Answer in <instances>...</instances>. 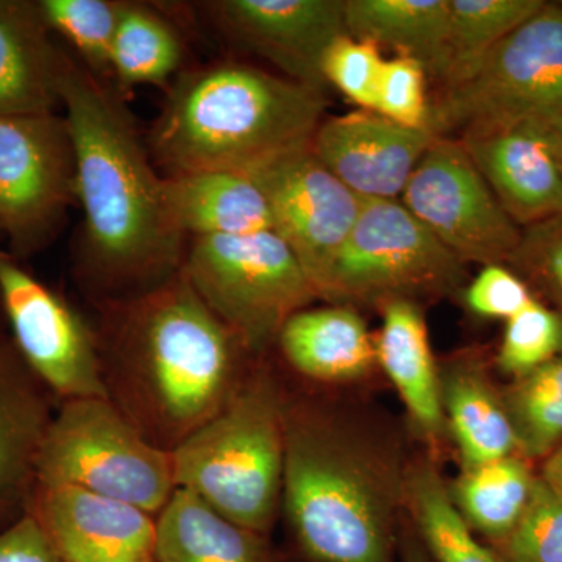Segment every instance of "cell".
I'll use <instances>...</instances> for the list:
<instances>
[{
  "instance_id": "1",
  "label": "cell",
  "mask_w": 562,
  "mask_h": 562,
  "mask_svg": "<svg viewBox=\"0 0 562 562\" xmlns=\"http://www.w3.org/2000/svg\"><path fill=\"white\" fill-rule=\"evenodd\" d=\"M61 106L83 213L74 273L92 305L124 301L181 271L187 239L173 227L162 176L125 99L65 49Z\"/></svg>"
},
{
  "instance_id": "2",
  "label": "cell",
  "mask_w": 562,
  "mask_h": 562,
  "mask_svg": "<svg viewBox=\"0 0 562 562\" xmlns=\"http://www.w3.org/2000/svg\"><path fill=\"white\" fill-rule=\"evenodd\" d=\"M92 306L106 398L168 452L224 409L260 358L181 271L135 297Z\"/></svg>"
},
{
  "instance_id": "3",
  "label": "cell",
  "mask_w": 562,
  "mask_h": 562,
  "mask_svg": "<svg viewBox=\"0 0 562 562\" xmlns=\"http://www.w3.org/2000/svg\"><path fill=\"white\" fill-rule=\"evenodd\" d=\"M408 468L386 435L286 386L281 513L306 561L397 562Z\"/></svg>"
},
{
  "instance_id": "4",
  "label": "cell",
  "mask_w": 562,
  "mask_h": 562,
  "mask_svg": "<svg viewBox=\"0 0 562 562\" xmlns=\"http://www.w3.org/2000/svg\"><path fill=\"white\" fill-rule=\"evenodd\" d=\"M327 106L321 88L246 63H210L169 85L147 149L162 177L247 173L312 146Z\"/></svg>"
},
{
  "instance_id": "5",
  "label": "cell",
  "mask_w": 562,
  "mask_h": 562,
  "mask_svg": "<svg viewBox=\"0 0 562 562\" xmlns=\"http://www.w3.org/2000/svg\"><path fill=\"white\" fill-rule=\"evenodd\" d=\"M284 391L268 355L258 358L224 409L172 452L177 490L265 536L281 513Z\"/></svg>"
},
{
  "instance_id": "6",
  "label": "cell",
  "mask_w": 562,
  "mask_h": 562,
  "mask_svg": "<svg viewBox=\"0 0 562 562\" xmlns=\"http://www.w3.org/2000/svg\"><path fill=\"white\" fill-rule=\"evenodd\" d=\"M181 272L255 357L269 355L288 319L319 301L272 231L190 239Z\"/></svg>"
},
{
  "instance_id": "7",
  "label": "cell",
  "mask_w": 562,
  "mask_h": 562,
  "mask_svg": "<svg viewBox=\"0 0 562 562\" xmlns=\"http://www.w3.org/2000/svg\"><path fill=\"white\" fill-rule=\"evenodd\" d=\"M464 281V262L401 201H362L321 301L353 310L397 301L422 306L458 294Z\"/></svg>"
},
{
  "instance_id": "8",
  "label": "cell",
  "mask_w": 562,
  "mask_h": 562,
  "mask_svg": "<svg viewBox=\"0 0 562 562\" xmlns=\"http://www.w3.org/2000/svg\"><path fill=\"white\" fill-rule=\"evenodd\" d=\"M562 113V7L541 11L509 33L471 76L430 102L428 132H469L543 121Z\"/></svg>"
},
{
  "instance_id": "9",
  "label": "cell",
  "mask_w": 562,
  "mask_h": 562,
  "mask_svg": "<svg viewBox=\"0 0 562 562\" xmlns=\"http://www.w3.org/2000/svg\"><path fill=\"white\" fill-rule=\"evenodd\" d=\"M38 483L68 484L160 516L177 491L172 452L147 441L109 398L61 402Z\"/></svg>"
},
{
  "instance_id": "10",
  "label": "cell",
  "mask_w": 562,
  "mask_h": 562,
  "mask_svg": "<svg viewBox=\"0 0 562 562\" xmlns=\"http://www.w3.org/2000/svg\"><path fill=\"white\" fill-rule=\"evenodd\" d=\"M77 205L76 157L57 113L0 117V235L21 260L47 246Z\"/></svg>"
},
{
  "instance_id": "11",
  "label": "cell",
  "mask_w": 562,
  "mask_h": 562,
  "mask_svg": "<svg viewBox=\"0 0 562 562\" xmlns=\"http://www.w3.org/2000/svg\"><path fill=\"white\" fill-rule=\"evenodd\" d=\"M0 305L11 341L58 403L106 398L92 324L9 251H0Z\"/></svg>"
},
{
  "instance_id": "12",
  "label": "cell",
  "mask_w": 562,
  "mask_h": 562,
  "mask_svg": "<svg viewBox=\"0 0 562 562\" xmlns=\"http://www.w3.org/2000/svg\"><path fill=\"white\" fill-rule=\"evenodd\" d=\"M398 201L464 265H506L519 244L522 228L458 139H435Z\"/></svg>"
},
{
  "instance_id": "13",
  "label": "cell",
  "mask_w": 562,
  "mask_h": 562,
  "mask_svg": "<svg viewBox=\"0 0 562 562\" xmlns=\"http://www.w3.org/2000/svg\"><path fill=\"white\" fill-rule=\"evenodd\" d=\"M247 176L265 195L271 231L301 262L321 301L362 199L317 160L312 146L262 162Z\"/></svg>"
},
{
  "instance_id": "14",
  "label": "cell",
  "mask_w": 562,
  "mask_h": 562,
  "mask_svg": "<svg viewBox=\"0 0 562 562\" xmlns=\"http://www.w3.org/2000/svg\"><path fill=\"white\" fill-rule=\"evenodd\" d=\"M199 7L233 46L271 63L288 79L327 88L322 61L347 35L346 0H211Z\"/></svg>"
},
{
  "instance_id": "15",
  "label": "cell",
  "mask_w": 562,
  "mask_h": 562,
  "mask_svg": "<svg viewBox=\"0 0 562 562\" xmlns=\"http://www.w3.org/2000/svg\"><path fill=\"white\" fill-rule=\"evenodd\" d=\"M29 513L61 562H157L158 517L68 484H41Z\"/></svg>"
},
{
  "instance_id": "16",
  "label": "cell",
  "mask_w": 562,
  "mask_h": 562,
  "mask_svg": "<svg viewBox=\"0 0 562 562\" xmlns=\"http://www.w3.org/2000/svg\"><path fill=\"white\" fill-rule=\"evenodd\" d=\"M436 136L376 111L322 121L312 140L317 160L362 201H398Z\"/></svg>"
},
{
  "instance_id": "17",
  "label": "cell",
  "mask_w": 562,
  "mask_h": 562,
  "mask_svg": "<svg viewBox=\"0 0 562 562\" xmlns=\"http://www.w3.org/2000/svg\"><path fill=\"white\" fill-rule=\"evenodd\" d=\"M454 139L517 227L562 214V172L542 121L469 132Z\"/></svg>"
},
{
  "instance_id": "18",
  "label": "cell",
  "mask_w": 562,
  "mask_h": 562,
  "mask_svg": "<svg viewBox=\"0 0 562 562\" xmlns=\"http://www.w3.org/2000/svg\"><path fill=\"white\" fill-rule=\"evenodd\" d=\"M57 398L0 335V530L29 513Z\"/></svg>"
},
{
  "instance_id": "19",
  "label": "cell",
  "mask_w": 562,
  "mask_h": 562,
  "mask_svg": "<svg viewBox=\"0 0 562 562\" xmlns=\"http://www.w3.org/2000/svg\"><path fill=\"white\" fill-rule=\"evenodd\" d=\"M383 324L375 338L376 364L401 395L414 435L438 461L447 435L442 409L441 372L432 357L427 322L417 303L397 301L382 310Z\"/></svg>"
},
{
  "instance_id": "20",
  "label": "cell",
  "mask_w": 562,
  "mask_h": 562,
  "mask_svg": "<svg viewBox=\"0 0 562 562\" xmlns=\"http://www.w3.org/2000/svg\"><path fill=\"white\" fill-rule=\"evenodd\" d=\"M63 61L38 2L0 0V117L55 113Z\"/></svg>"
},
{
  "instance_id": "21",
  "label": "cell",
  "mask_w": 562,
  "mask_h": 562,
  "mask_svg": "<svg viewBox=\"0 0 562 562\" xmlns=\"http://www.w3.org/2000/svg\"><path fill=\"white\" fill-rule=\"evenodd\" d=\"M276 347L284 364L310 383L357 382L376 366L375 338L349 306L327 303L295 313L281 328Z\"/></svg>"
},
{
  "instance_id": "22",
  "label": "cell",
  "mask_w": 562,
  "mask_h": 562,
  "mask_svg": "<svg viewBox=\"0 0 562 562\" xmlns=\"http://www.w3.org/2000/svg\"><path fill=\"white\" fill-rule=\"evenodd\" d=\"M166 210L187 241L271 231V214L254 179L243 172L162 177Z\"/></svg>"
},
{
  "instance_id": "23",
  "label": "cell",
  "mask_w": 562,
  "mask_h": 562,
  "mask_svg": "<svg viewBox=\"0 0 562 562\" xmlns=\"http://www.w3.org/2000/svg\"><path fill=\"white\" fill-rule=\"evenodd\" d=\"M447 435L462 469L519 453L502 392L476 355H461L439 368Z\"/></svg>"
},
{
  "instance_id": "24",
  "label": "cell",
  "mask_w": 562,
  "mask_h": 562,
  "mask_svg": "<svg viewBox=\"0 0 562 562\" xmlns=\"http://www.w3.org/2000/svg\"><path fill=\"white\" fill-rule=\"evenodd\" d=\"M157 520V562H280L271 536L224 519L191 492L177 490Z\"/></svg>"
},
{
  "instance_id": "25",
  "label": "cell",
  "mask_w": 562,
  "mask_h": 562,
  "mask_svg": "<svg viewBox=\"0 0 562 562\" xmlns=\"http://www.w3.org/2000/svg\"><path fill=\"white\" fill-rule=\"evenodd\" d=\"M183 65L184 41L172 18L151 3L124 0L111 54L114 90L124 99L144 85L168 90Z\"/></svg>"
},
{
  "instance_id": "26",
  "label": "cell",
  "mask_w": 562,
  "mask_h": 562,
  "mask_svg": "<svg viewBox=\"0 0 562 562\" xmlns=\"http://www.w3.org/2000/svg\"><path fill=\"white\" fill-rule=\"evenodd\" d=\"M450 0H346L347 35L420 61L431 77L441 61Z\"/></svg>"
},
{
  "instance_id": "27",
  "label": "cell",
  "mask_w": 562,
  "mask_h": 562,
  "mask_svg": "<svg viewBox=\"0 0 562 562\" xmlns=\"http://www.w3.org/2000/svg\"><path fill=\"white\" fill-rule=\"evenodd\" d=\"M538 476L520 453L462 469L449 487L462 520L491 547L508 538L530 503Z\"/></svg>"
},
{
  "instance_id": "28",
  "label": "cell",
  "mask_w": 562,
  "mask_h": 562,
  "mask_svg": "<svg viewBox=\"0 0 562 562\" xmlns=\"http://www.w3.org/2000/svg\"><path fill=\"white\" fill-rule=\"evenodd\" d=\"M543 0H450L446 43L431 79L461 83L502 40L546 7Z\"/></svg>"
},
{
  "instance_id": "29",
  "label": "cell",
  "mask_w": 562,
  "mask_h": 562,
  "mask_svg": "<svg viewBox=\"0 0 562 562\" xmlns=\"http://www.w3.org/2000/svg\"><path fill=\"white\" fill-rule=\"evenodd\" d=\"M406 512L432 562H502L462 520L428 454L409 462Z\"/></svg>"
},
{
  "instance_id": "30",
  "label": "cell",
  "mask_w": 562,
  "mask_h": 562,
  "mask_svg": "<svg viewBox=\"0 0 562 562\" xmlns=\"http://www.w3.org/2000/svg\"><path fill=\"white\" fill-rule=\"evenodd\" d=\"M519 453L547 458L562 446V355L502 392Z\"/></svg>"
},
{
  "instance_id": "31",
  "label": "cell",
  "mask_w": 562,
  "mask_h": 562,
  "mask_svg": "<svg viewBox=\"0 0 562 562\" xmlns=\"http://www.w3.org/2000/svg\"><path fill=\"white\" fill-rule=\"evenodd\" d=\"M124 0H38L52 35L61 36L74 57L103 85L113 87L111 54Z\"/></svg>"
},
{
  "instance_id": "32",
  "label": "cell",
  "mask_w": 562,
  "mask_h": 562,
  "mask_svg": "<svg viewBox=\"0 0 562 562\" xmlns=\"http://www.w3.org/2000/svg\"><path fill=\"white\" fill-rule=\"evenodd\" d=\"M560 355L562 316L535 299L522 312L506 321L495 364L498 371L516 380Z\"/></svg>"
},
{
  "instance_id": "33",
  "label": "cell",
  "mask_w": 562,
  "mask_h": 562,
  "mask_svg": "<svg viewBox=\"0 0 562 562\" xmlns=\"http://www.w3.org/2000/svg\"><path fill=\"white\" fill-rule=\"evenodd\" d=\"M491 549L502 562H562V497L542 476L519 522Z\"/></svg>"
},
{
  "instance_id": "34",
  "label": "cell",
  "mask_w": 562,
  "mask_h": 562,
  "mask_svg": "<svg viewBox=\"0 0 562 562\" xmlns=\"http://www.w3.org/2000/svg\"><path fill=\"white\" fill-rule=\"evenodd\" d=\"M506 265L542 292L562 316V214L528 225Z\"/></svg>"
},
{
  "instance_id": "35",
  "label": "cell",
  "mask_w": 562,
  "mask_h": 562,
  "mask_svg": "<svg viewBox=\"0 0 562 562\" xmlns=\"http://www.w3.org/2000/svg\"><path fill=\"white\" fill-rule=\"evenodd\" d=\"M384 61L375 44L342 35L328 47L322 76L325 83L338 88L355 105L375 111Z\"/></svg>"
},
{
  "instance_id": "36",
  "label": "cell",
  "mask_w": 562,
  "mask_h": 562,
  "mask_svg": "<svg viewBox=\"0 0 562 562\" xmlns=\"http://www.w3.org/2000/svg\"><path fill=\"white\" fill-rule=\"evenodd\" d=\"M375 111L405 127L428 131L427 70L420 61L403 55L384 61Z\"/></svg>"
},
{
  "instance_id": "37",
  "label": "cell",
  "mask_w": 562,
  "mask_h": 562,
  "mask_svg": "<svg viewBox=\"0 0 562 562\" xmlns=\"http://www.w3.org/2000/svg\"><path fill=\"white\" fill-rule=\"evenodd\" d=\"M535 299L528 284L505 265L483 266L464 290L468 308L486 319H512Z\"/></svg>"
},
{
  "instance_id": "38",
  "label": "cell",
  "mask_w": 562,
  "mask_h": 562,
  "mask_svg": "<svg viewBox=\"0 0 562 562\" xmlns=\"http://www.w3.org/2000/svg\"><path fill=\"white\" fill-rule=\"evenodd\" d=\"M0 562H61L31 513L0 530Z\"/></svg>"
},
{
  "instance_id": "39",
  "label": "cell",
  "mask_w": 562,
  "mask_h": 562,
  "mask_svg": "<svg viewBox=\"0 0 562 562\" xmlns=\"http://www.w3.org/2000/svg\"><path fill=\"white\" fill-rule=\"evenodd\" d=\"M398 561L401 562H432L430 554L425 550L419 536L413 527H405L401 535V547H398Z\"/></svg>"
},
{
  "instance_id": "40",
  "label": "cell",
  "mask_w": 562,
  "mask_h": 562,
  "mask_svg": "<svg viewBox=\"0 0 562 562\" xmlns=\"http://www.w3.org/2000/svg\"><path fill=\"white\" fill-rule=\"evenodd\" d=\"M541 476L562 497V446L546 458Z\"/></svg>"
},
{
  "instance_id": "41",
  "label": "cell",
  "mask_w": 562,
  "mask_h": 562,
  "mask_svg": "<svg viewBox=\"0 0 562 562\" xmlns=\"http://www.w3.org/2000/svg\"><path fill=\"white\" fill-rule=\"evenodd\" d=\"M542 122L546 125L547 133H549L550 143H552L562 172V113L554 114V116Z\"/></svg>"
},
{
  "instance_id": "42",
  "label": "cell",
  "mask_w": 562,
  "mask_h": 562,
  "mask_svg": "<svg viewBox=\"0 0 562 562\" xmlns=\"http://www.w3.org/2000/svg\"><path fill=\"white\" fill-rule=\"evenodd\" d=\"M5 325L7 322L5 317H3L2 305H0V335H2V333H7L5 330H3V327H5Z\"/></svg>"
}]
</instances>
